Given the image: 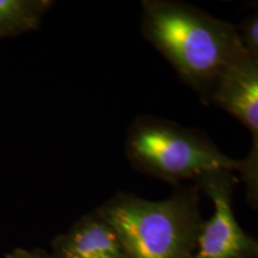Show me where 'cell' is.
<instances>
[{
	"label": "cell",
	"mask_w": 258,
	"mask_h": 258,
	"mask_svg": "<svg viewBox=\"0 0 258 258\" xmlns=\"http://www.w3.org/2000/svg\"><path fill=\"white\" fill-rule=\"evenodd\" d=\"M230 112L252 135L258 144V60L245 53L235 59L219 77L211 99Z\"/></svg>",
	"instance_id": "obj_5"
},
{
	"label": "cell",
	"mask_w": 258,
	"mask_h": 258,
	"mask_svg": "<svg viewBox=\"0 0 258 258\" xmlns=\"http://www.w3.org/2000/svg\"><path fill=\"white\" fill-rule=\"evenodd\" d=\"M125 151L135 169L171 184L195 182L209 171L234 172L240 167V160L222 153L205 134L151 116L132 123Z\"/></svg>",
	"instance_id": "obj_3"
},
{
	"label": "cell",
	"mask_w": 258,
	"mask_h": 258,
	"mask_svg": "<svg viewBox=\"0 0 258 258\" xmlns=\"http://www.w3.org/2000/svg\"><path fill=\"white\" fill-rule=\"evenodd\" d=\"M49 258H125L114 228L96 211L51 243Z\"/></svg>",
	"instance_id": "obj_6"
},
{
	"label": "cell",
	"mask_w": 258,
	"mask_h": 258,
	"mask_svg": "<svg viewBox=\"0 0 258 258\" xmlns=\"http://www.w3.org/2000/svg\"><path fill=\"white\" fill-rule=\"evenodd\" d=\"M141 9L145 37L209 103L221 73L246 53L238 28L186 3L145 0Z\"/></svg>",
	"instance_id": "obj_1"
},
{
	"label": "cell",
	"mask_w": 258,
	"mask_h": 258,
	"mask_svg": "<svg viewBox=\"0 0 258 258\" xmlns=\"http://www.w3.org/2000/svg\"><path fill=\"white\" fill-rule=\"evenodd\" d=\"M238 34L241 42V46L246 53L253 59L258 60V16L257 12L250 15L240 27L238 28Z\"/></svg>",
	"instance_id": "obj_8"
},
{
	"label": "cell",
	"mask_w": 258,
	"mask_h": 258,
	"mask_svg": "<svg viewBox=\"0 0 258 258\" xmlns=\"http://www.w3.org/2000/svg\"><path fill=\"white\" fill-rule=\"evenodd\" d=\"M235 182L228 170L209 171L195 180L214 206L212 218L203 221L195 258H257V240L240 227L232 207Z\"/></svg>",
	"instance_id": "obj_4"
},
{
	"label": "cell",
	"mask_w": 258,
	"mask_h": 258,
	"mask_svg": "<svg viewBox=\"0 0 258 258\" xmlns=\"http://www.w3.org/2000/svg\"><path fill=\"white\" fill-rule=\"evenodd\" d=\"M5 258H49L48 252L41 250H25V249H16L8 253Z\"/></svg>",
	"instance_id": "obj_9"
},
{
	"label": "cell",
	"mask_w": 258,
	"mask_h": 258,
	"mask_svg": "<svg viewBox=\"0 0 258 258\" xmlns=\"http://www.w3.org/2000/svg\"><path fill=\"white\" fill-rule=\"evenodd\" d=\"M53 5L50 0H0V38L36 30Z\"/></svg>",
	"instance_id": "obj_7"
},
{
	"label": "cell",
	"mask_w": 258,
	"mask_h": 258,
	"mask_svg": "<svg viewBox=\"0 0 258 258\" xmlns=\"http://www.w3.org/2000/svg\"><path fill=\"white\" fill-rule=\"evenodd\" d=\"M96 212L114 228L125 258H195L203 225L196 184L161 201L120 192Z\"/></svg>",
	"instance_id": "obj_2"
}]
</instances>
